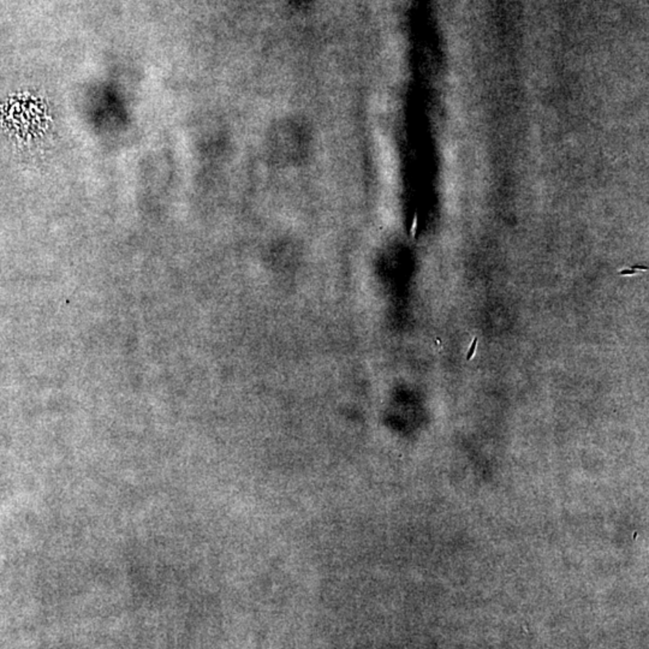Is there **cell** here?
Here are the masks:
<instances>
[{"label":"cell","mask_w":649,"mask_h":649,"mask_svg":"<svg viewBox=\"0 0 649 649\" xmlns=\"http://www.w3.org/2000/svg\"><path fill=\"white\" fill-rule=\"evenodd\" d=\"M476 344H477V340L476 338H475V340H474V342H472V348H470V350H469V353H468V359H472V356H474V353H475V349H476Z\"/></svg>","instance_id":"cell-1"},{"label":"cell","mask_w":649,"mask_h":649,"mask_svg":"<svg viewBox=\"0 0 649 649\" xmlns=\"http://www.w3.org/2000/svg\"><path fill=\"white\" fill-rule=\"evenodd\" d=\"M295 1H297V3H305L307 0H295Z\"/></svg>","instance_id":"cell-3"},{"label":"cell","mask_w":649,"mask_h":649,"mask_svg":"<svg viewBox=\"0 0 649 649\" xmlns=\"http://www.w3.org/2000/svg\"><path fill=\"white\" fill-rule=\"evenodd\" d=\"M620 275L623 276H631V275H636V270H622Z\"/></svg>","instance_id":"cell-2"}]
</instances>
